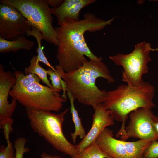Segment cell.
<instances>
[{
	"instance_id": "obj_1",
	"label": "cell",
	"mask_w": 158,
	"mask_h": 158,
	"mask_svg": "<svg viewBox=\"0 0 158 158\" xmlns=\"http://www.w3.org/2000/svg\"><path fill=\"white\" fill-rule=\"evenodd\" d=\"M83 17L77 22L54 27L59 44L56 58L59 65L66 73L80 67L87 60L85 56L90 60L102 61V57H98L91 51L84 35L87 32H95L103 29L116 18L105 20L91 13L85 14Z\"/></svg>"
},
{
	"instance_id": "obj_2",
	"label": "cell",
	"mask_w": 158,
	"mask_h": 158,
	"mask_svg": "<svg viewBox=\"0 0 158 158\" xmlns=\"http://www.w3.org/2000/svg\"><path fill=\"white\" fill-rule=\"evenodd\" d=\"M55 68L67 86V90L79 103L93 109L105 100L107 92L99 89L96 79L102 78L109 83L115 82L110 71L102 61L86 60L78 69L65 72L59 65Z\"/></svg>"
},
{
	"instance_id": "obj_3",
	"label": "cell",
	"mask_w": 158,
	"mask_h": 158,
	"mask_svg": "<svg viewBox=\"0 0 158 158\" xmlns=\"http://www.w3.org/2000/svg\"><path fill=\"white\" fill-rule=\"evenodd\" d=\"M155 91L153 86L144 82L138 87L122 84L114 90L107 92L103 105L110 111L114 119L122 122L116 137H119L124 132L128 114L139 108L151 109L155 106L152 101Z\"/></svg>"
},
{
	"instance_id": "obj_4",
	"label": "cell",
	"mask_w": 158,
	"mask_h": 158,
	"mask_svg": "<svg viewBox=\"0 0 158 158\" xmlns=\"http://www.w3.org/2000/svg\"><path fill=\"white\" fill-rule=\"evenodd\" d=\"M70 109L68 108L58 114L29 108H25V110L30 126L34 132L57 150L71 158H78L79 153L76 145L68 140L63 131L65 116Z\"/></svg>"
},
{
	"instance_id": "obj_5",
	"label": "cell",
	"mask_w": 158,
	"mask_h": 158,
	"mask_svg": "<svg viewBox=\"0 0 158 158\" xmlns=\"http://www.w3.org/2000/svg\"><path fill=\"white\" fill-rule=\"evenodd\" d=\"M19 11L31 27L39 30L43 40L58 47L56 34L52 25L54 19L47 0H1Z\"/></svg>"
},
{
	"instance_id": "obj_6",
	"label": "cell",
	"mask_w": 158,
	"mask_h": 158,
	"mask_svg": "<svg viewBox=\"0 0 158 158\" xmlns=\"http://www.w3.org/2000/svg\"><path fill=\"white\" fill-rule=\"evenodd\" d=\"M59 92L36 82L25 89H11L9 96L25 108L58 112L67 100Z\"/></svg>"
},
{
	"instance_id": "obj_7",
	"label": "cell",
	"mask_w": 158,
	"mask_h": 158,
	"mask_svg": "<svg viewBox=\"0 0 158 158\" xmlns=\"http://www.w3.org/2000/svg\"><path fill=\"white\" fill-rule=\"evenodd\" d=\"M151 44L143 41L135 46L133 50L128 54H118L110 56L109 58L116 65L122 66V80L128 85L137 87L144 82L142 77L148 70L147 64L151 59Z\"/></svg>"
},
{
	"instance_id": "obj_8",
	"label": "cell",
	"mask_w": 158,
	"mask_h": 158,
	"mask_svg": "<svg viewBox=\"0 0 158 158\" xmlns=\"http://www.w3.org/2000/svg\"><path fill=\"white\" fill-rule=\"evenodd\" d=\"M96 141L113 158H142L145 150L151 142L119 140L114 137L113 131L107 128L97 137Z\"/></svg>"
},
{
	"instance_id": "obj_9",
	"label": "cell",
	"mask_w": 158,
	"mask_h": 158,
	"mask_svg": "<svg viewBox=\"0 0 158 158\" xmlns=\"http://www.w3.org/2000/svg\"><path fill=\"white\" fill-rule=\"evenodd\" d=\"M27 20L13 6L0 4V37L9 40L25 35L32 29Z\"/></svg>"
},
{
	"instance_id": "obj_10",
	"label": "cell",
	"mask_w": 158,
	"mask_h": 158,
	"mask_svg": "<svg viewBox=\"0 0 158 158\" xmlns=\"http://www.w3.org/2000/svg\"><path fill=\"white\" fill-rule=\"evenodd\" d=\"M153 115L151 109L138 108L129 114L130 120L123 132L119 137L125 140L130 138H138L140 140L151 141L157 140L158 137L154 132L152 124Z\"/></svg>"
},
{
	"instance_id": "obj_11",
	"label": "cell",
	"mask_w": 158,
	"mask_h": 158,
	"mask_svg": "<svg viewBox=\"0 0 158 158\" xmlns=\"http://www.w3.org/2000/svg\"><path fill=\"white\" fill-rule=\"evenodd\" d=\"M16 83V79L11 72L4 69L0 64V128L13 122L11 117L16 109L17 101L13 99L10 103L8 96L10 90Z\"/></svg>"
},
{
	"instance_id": "obj_12",
	"label": "cell",
	"mask_w": 158,
	"mask_h": 158,
	"mask_svg": "<svg viewBox=\"0 0 158 158\" xmlns=\"http://www.w3.org/2000/svg\"><path fill=\"white\" fill-rule=\"evenodd\" d=\"M94 109L91 128L84 138L76 145L79 153L96 140L107 127L114 123L110 111L105 109L103 103L98 104Z\"/></svg>"
},
{
	"instance_id": "obj_13",
	"label": "cell",
	"mask_w": 158,
	"mask_h": 158,
	"mask_svg": "<svg viewBox=\"0 0 158 158\" xmlns=\"http://www.w3.org/2000/svg\"><path fill=\"white\" fill-rule=\"evenodd\" d=\"M35 44L34 42L28 40L24 35L20 36L13 40H7L0 37V52H15L21 49L30 51Z\"/></svg>"
},
{
	"instance_id": "obj_14",
	"label": "cell",
	"mask_w": 158,
	"mask_h": 158,
	"mask_svg": "<svg viewBox=\"0 0 158 158\" xmlns=\"http://www.w3.org/2000/svg\"><path fill=\"white\" fill-rule=\"evenodd\" d=\"M95 0H81L80 1L64 12L56 16L59 26L65 23L77 22L80 20V13L84 7L95 3Z\"/></svg>"
},
{
	"instance_id": "obj_15",
	"label": "cell",
	"mask_w": 158,
	"mask_h": 158,
	"mask_svg": "<svg viewBox=\"0 0 158 158\" xmlns=\"http://www.w3.org/2000/svg\"><path fill=\"white\" fill-rule=\"evenodd\" d=\"M66 94L70 102L71 112L72 114V119L75 126V131L71 134L72 141L75 143L78 136H79L80 139H83L86 134L82 124L81 119L79 117L77 110L75 106L74 101L75 99L68 90H67Z\"/></svg>"
},
{
	"instance_id": "obj_16",
	"label": "cell",
	"mask_w": 158,
	"mask_h": 158,
	"mask_svg": "<svg viewBox=\"0 0 158 158\" xmlns=\"http://www.w3.org/2000/svg\"><path fill=\"white\" fill-rule=\"evenodd\" d=\"M39 62L37 56H33L30 60L29 66L24 69L25 74L27 75L32 73L36 75L47 86L53 89L47 77V70L42 68L40 66Z\"/></svg>"
},
{
	"instance_id": "obj_17",
	"label": "cell",
	"mask_w": 158,
	"mask_h": 158,
	"mask_svg": "<svg viewBox=\"0 0 158 158\" xmlns=\"http://www.w3.org/2000/svg\"><path fill=\"white\" fill-rule=\"evenodd\" d=\"M13 74L16 79V83L11 89L13 90L25 89L34 83H40L41 81L39 77L34 74L26 75L21 71L16 70Z\"/></svg>"
},
{
	"instance_id": "obj_18",
	"label": "cell",
	"mask_w": 158,
	"mask_h": 158,
	"mask_svg": "<svg viewBox=\"0 0 158 158\" xmlns=\"http://www.w3.org/2000/svg\"><path fill=\"white\" fill-rule=\"evenodd\" d=\"M31 28V30L27 31L25 35L28 37L32 36L36 40L38 44V48L36 49V51L38 54L37 56L39 62H42L49 68L52 69L54 71H56V70L55 68L49 63L43 52V48L41 45L42 40L43 39V36L42 33L35 28L32 27Z\"/></svg>"
},
{
	"instance_id": "obj_19",
	"label": "cell",
	"mask_w": 158,
	"mask_h": 158,
	"mask_svg": "<svg viewBox=\"0 0 158 158\" xmlns=\"http://www.w3.org/2000/svg\"><path fill=\"white\" fill-rule=\"evenodd\" d=\"M78 158H113L99 146L96 140L79 153Z\"/></svg>"
},
{
	"instance_id": "obj_20",
	"label": "cell",
	"mask_w": 158,
	"mask_h": 158,
	"mask_svg": "<svg viewBox=\"0 0 158 158\" xmlns=\"http://www.w3.org/2000/svg\"><path fill=\"white\" fill-rule=\"evenodd\" d=\"M47 70L48 75L49 76V78L51 81L53 89L59 92L63 90L62 95L64 97H66L67 86L64 81L56 71L55 72L50 68H48Z\"/></svg>"
},
{
	"instance_id": "obj_21",
	"label": "cell",
	"mask_w": 158,
	"mask_h": 158,
	"mask_svg": "<svg viewBox=\"0 0 158 158\" xmlns=\"http://www.w3.org/2000/svg\"><path fill=\"white\" fill-rule=\"evenodd\" d=\"M28 140L24 137H20L14 141L13 146L15 150V158H23L24 154L30 151L31 149L26 147Z\"/></svg>"
},
{
	"instance_id": "obj_22",
	"label": "cell",
	"mask_w": 158,
	"mask_h": 158,
	"mask_svg": "<svg viewBox=\"0 0 158 158\" xmlns=\"http://www.w3.org/2000/svg\"><path fill=\"white\" fill-rule=\"evenodd\" d=\"M7 142L6 147H0V158H15V150L13 145L9 139V136L5 138Z\"/></svg>"
},
{
	"instance_id": "obj_23",
	"label": "cell",
	"mask_w": 158,
	"mask_h": 158,
	"mask_svg": "<svg viewBox=\"0 0 158 158\" xmlns=\"http://www.w3.org/2000/svg\"><path fill=\"white\" fill-rule=\"evenodd\" d=\"M142 158H158V142L151 141L145 150Z\"/></svg>"
},
{
	"instance_id": "obj_24",
	"label": "cell",
	"mask_w": 158,
	"mask_h": 158,
	"mask_svg": "<svg viewBox=\"0 0 158 158\" xmlns=\"http://www.w3.org/2000/svg\"><path fill=\"white\" fill-rule=\"evenodd\" d=\"M152 124L154 132L158 137V116L153 114L152 117Z\"/></svg>"
},
{
	"instance_id": "obj_25",
	"label": "cell",
	"mask_w": 158,
	"mask_h": 158,
	"mask_svg": "<svg viewBox=\"0 0 158 158\" xmlns=\"http://www.w3.org/2000/svg\"><path fill=\"white\" fill-rule=\"evenodd\" d=\"M49 7L54 8L59 6L63 2L64 0H47Z\"/></svg>"
},
{
	"instance_id": "obj_26",
	"label": "cell",
	"mask_w": 158,
	"mask_h": 158,
	"mask_svg": "<svg viewBox=\"0 0 158 158\" xmlns=\"http://www.w3.org/2000/svg\"><path fill=\"white\" fill-rule=\"evenodd\" d=\"M40 157L41 158H63L57 155H52L48 154L45 152H42L41 154Z\"/></svg>"
},
{
	"instance_id": "obj_27",
	"label": "cell",
	"mask_w": 158,
	"mask_h": 158,
	"mask_svg": "<svg viewBox=\"0 0 158 158\" xmlns=\"http://www.w3.org/2000/svg\"><path fill=\"white\" fill-rule=\"evenodd\" d=\"M152 51H158V47L156 48L155 49L152 48Z\"/></svg>"
},
{
	"instance_id": "obj_28",
	"label": "cell",
	"mask_w": 158,
	"mask_h": 158,
	"mask_svg": "<svg viewBox=\"0 0 158 158\" xmlns=\"http://www.w3.org/2000/svg\"><path fill=\"white\" fill-rule=\"evenodd\" d=\"M157 1H158V0H157Z\"/></svg>"
}]
</instances>
